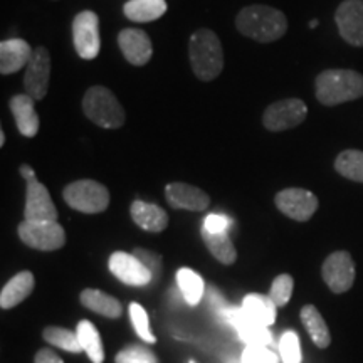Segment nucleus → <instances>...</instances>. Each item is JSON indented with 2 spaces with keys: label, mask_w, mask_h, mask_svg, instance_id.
I'll return each instance as SVG.
<instances>
[{
  "label": "nucleus",
  "mask_w": 363,
  "mask_h": 363,
  "mask_svg": "<svg viewBox=\"0 0 363 363\" xmlns=\"http://www.w3.org/2000/svg\"><path fill=\"white\" fill-rule=\"evenodd\" d=\"M67 206L83 214H99L110 206V192L103 184L94 180L72 182L65 189Z\"/></svg>",
  "instance_id": "5"
},
{
  "label": "nucleus",
  "mask_w": 363,
  "mask_h": 363,
  "mask_svg": "<svg viewBox=\"0 0 363 363\" xmlns=\"http://www.w3.org/2000/svg\"><path fill=\"white\" fill-rule=\"evenodd\" d=\"M190 66L201 81H214L224 69L220 39L211 29L195 30L189 44Z\"/></svg>",
  "instance_id": "3"
},
{
  "label": "nucleus",
  "mask_w": 363,
  "mask_h": 363,
  "mask_svg": "<svg viewBox=\"0 0 363 363\" xmlns=\"http://www.w3.org/2000/svg\"><path fill=\"white\" fill-rule=\"evenodd\" d=\"M276 207L289 219L298 222L310 220L313 216L316 214L320 202L318 197L310 190L299 189V187H289L281 190L276 194Z\"/></svg>",
  "instance_id": "9"
},
{
  "label": "nucleus",
  "mask_w": 363,
  "mask_h": 363,
  "mask_svg": "<svg viewBox=\"0 0 363 363\" xmlns=\"http://www.w3.org/2000/svg\"><path fill=\"white\" fill-rule=\"evenodd\" d=\"M35 99L29 94H16L11 99V111L16 120L17 130L27 138H34L39 131V116L34 106Z\"/></svg>",
  "instance_id": "18"
},
{
  "label": "nucleus",
  "mask_w": 363,
  "mask_h": 363,
  "mask_svg": "<svg viewBox=\"0 0 363 363\" xmlns=\"http://www.w3.org/2000/svg\"><path fill=\"white\" fill-rule=\"evenodd\" d=\"M130 318L131 323H133L136 333L138 337L147 343H155L157 338L153 337V333L150 331V325H148V315L145 311V308L138 303H131L130 305Z\"/></svg>",
  "instance_id": "33"
},
{
  "label": "nucleus",
  "mask_w": 363,
  "mask_h": 363,
  "mask_svg": "<svg viewBox=\"0 0 363 363\" xmlns=\"http://www.w3.org/2000/svg\"><path fill=\"white\" fill-rule=\"evenodd\" d=\"M306 115L308 106L305 101L298 98L281 99L266 108L264 115H262V123L266 130L278 133V131L296 128L306 120Z\"/></svg>",
  "instance_id": "7"
},
{
  "label": "nucleus",
  "mask_w": 363,
  "mask_h": 363,
  "mask_svg": "<svg viewBox=\"0 0 363 363\" xmlns=\"http://www.w3.org/2000/svg\"><path fill=\"white\" fill-rule=\"evenodd\" d=\"M279 355L283 363H301V345L296 331H284L279 340Z\"/></svg>",
  "instance_id": "30"
},
{
  "label": "nucleus",
  "mask_w": 363,
  "mask_h": 363,
  "mask_svg": "<svg viewBox=\"0 0 363 363\" xmlns=\"http://www.w3.org/2000/svg\"><path fill=\"white\" fill-rule=\"evenodd\" d=\"M165 197L174 208H184V211L192 212L206 211L208 203H211V199L203 190L194 187V185L182 184V182L167 185Z\"/></svg>",
  "instance_id": "16"
},
{
  "label": "nucleus",
  "mask_w": 363,
  "mask_h": 363,
  "mask_svg": "<svg viewBox=\"0 0 363 363\" xmlns=\"http://www.w3.org/2000/svg\"><path fill=\"white\" fill-rule=\"evenodd\" d=\"M235 27L242 35L256 43H274L288 30V19L279 9L269 6H247L235 17Z\"/></svg>",
  "instance_id": "1"
},
{
  "label": "nucleus",
  "mask_w": 363,
  "mask_h": 363,
  "mask_svg": "<svg viewBox=\"0 0 363 363\" xmlns=\"http://www.w3.org/2000/svg\"><path fill=\"white\" fill-rule=\"evenodd\" d=\"M177 283H179V289L187 305L195 306L201 303L202 296L206 294V284L197 272L190 267H180L177 272Z\"/></svg>",
  "instance_id": "25"
},
{
  "label": "nucleus",
  "mask_w": 363,
  "mask_h": 363,
  "mask_svg": "<svg viewBox=\"0 0 363 363\" xmlns=\"http://www.w3.org/2000/svg\"><path fill=\"white\" fill-rule=\"evenodd\" d=\"M72 40L74 49L81 59H94L101 49L99 38V19L96 12L83 11L72 21Z\"/></svg>",
  "instance_id": "8"
},
{
  "label": "nucleus",
  "mask_w": 363,
  "mask_h": 363,
  "mask_svg": "<svg viewBox=\"0 0 363 363\" xmlns=\"http://www.w3.org/2000/svg\"><path fill=\"white\" fill-rule=\"evenodd\" d=\"M276 306L269 294H247L242 301V310L252 320L259 321L264 326H271L276 321Z\"/></svg>",
  "instance_id": "24"
},
{
  "label": "nucleus",
  "mask_w": 363,
  "mask_h": 363,
  "mask_svg": "<svg viewBox=\"0 0 363 363\" xmlns=\"http://www.w3.org/2000/svg\"><path fill=\"white\" fill-rule=\"evenodd\" d=\"M19 172H21L22 179L26 180V184H27V182H33V180L38 179V177H35L34 169H33V167H29V165H21Z\"/></svg>",
  "instance_id": "39"
},
{
  "label": "nucleus",
  "mask_w": 363,
  "mask_h": 363,
  "mask_svg": "<svg viewBox=\"0 0 363 363\" xmlns=\"http://www.w3.org/2000/svg\"><path fill=\"white\" fill-rule=\"evenodd\" d=\"M227 363H242L240 360H235V358H233V360H229Z\"/></svg>",
  "instance_id": "42"
},
{
  "label": "nucleus",
  "mask_w": 363,
  "mask_h": 363,
  "mask_svg": "<svg viewBox=\"0 0 363 363\" xmlns=\"http://www.w3.org/2000/svg\"><path fill=\"white\" fill-rule=\"evenodd\" d=\"M206 296H207L208 305L214 308L216 311L220 313L225 308V301H224V298H222V294L217 291L216 288H212V286H208V288L206 289Z\"/></svg>",
  "instance_id": "37"
},
{
  "label": "nucleus",
  "mask_w": 363,
  "mask_h": 363,
  "mask_svg": "<svg viewBox=\"0 0 363 363\" xmlns=\"http://www.w3.org/2000/svg\"><path fill=\"white\" fill-rule=\"evenodd\" d=\"M116 363H158L150 348L142 347V345H130L116 355Z\"/></svg>",
  "instance_id": "32"
},
{
  "label": "nucleus",
  "mask_w": 363,
  "mask_h": 363,
  "mask_svg": "<svg viewBox=\"0 0 363 363\" xmlns=\"http://www.w3.org/2000/svg\"><path fill=\"white\" fill-rule=\"evenodd\" d=\"M24 216L26 220H57V208L51 195L38 179L27 182Z\"/></svg>",
  "instance_id": "14"
},
{
  "label": "nucleus",
  "mask_w": 363,
  "mask_h": 363,
  "mask_svg": "<svg viewBox=\"0 0 363 363\" xmlns=\"http://www.w3.org/2000/svg\"><path fill=\"white\" fill-rule=\"evenodd\" d=\"M315 91L323 106L355 101L363 98V74L353 69H326L316 76Z\"/></svg>",
  "instance_id": "2"
},
{
  "label": "nucleus",
  "mask_w": 363,
  "mask_h": 363,
  "mask_svg": "<svg viewBox=\"0 0 363 363\" xmlns=\"http://www.w3.org/2000/svg\"><path fill=\"white\" fill-rule=\"evenodd\" d=\"M34 363H65L52 350H39Z\"/></svg>",
  "instance_id": "38"
},
{
  "label": "nucleus",
  "mask_w": 363,
  "mask_h": 363,
  "mask_svg": "<svg viewBox=\"0 0 363 363\" xmlns=\"http://www.w3.org/2000/svg\"><path fill=\"white\" fill-rule=\"evenodd\" d=\"M133 254L138 257L140 261L147 266V269L152 272L153 279L160 278V272H162V256L157 252L148 251V249H142V247H136Z\"/></svg>",
  "instance_id": "35"
},
{
  "label": "nucleus",
  "mask_w": 363,
  "mask_h": 363,
  "mask_svg": "<svg viewBox=\"0 0 363 363\" xmlns=\"http://www.w3.org/2000/svg\"><path fill=\"white\" fill-rule=\"evenodd\" d=\"M19 238L26 246L38 251H56L66 244V234L57 220H26L21 222Z\"/></svg>",
  "instance_id": "6"
},
{
  "label": "nucleus",
  "mask_w": 363,
  "mask_h": 363,
  "mask_svg": "<svg viewBox=\"0 0 363 363\" xmlns=\"http://www.w3.org/2000/svg\"><path fill=\"white\" fill-rule=\"evenodd\" d=\"M293 288H294V279L289 274H279L278 278L272 281L269 298L274 301L276 306H284L293 296Z\"/></svg>",
  "instance_id": "31"
},
{
  "label": "nucleus",
  "mask_w": 363,
  "mask_h": 363,
  "mask_svg": "<svg viewBox=\"0 0 363 363\" xmlns=\"http://www.w3.org/2000/svg\"><path fill=\"white\" fill-rule=\"evenodd\" d=\"M118 45L126 61L133 66H145L152 59V40L142 29L130 27V29L121 30L118 34Z\"/></svg>",
  "instance_id": "15"
},
{
  "label": "nucleus",
  "mask_w": 363,
  "mask_h": 363,
  "mask_svg": "<svg viewBox=\"0 0 363 363\" xmlns=\"http://www.w3.org/2000/svg\"><path fill=\"white\" fill-rule=\"evenodd\" d=\"M110 271L121 283L130 286H147L150 281H153L152 272L133 252H113L110 257Z\"/></svg>",
  "instance_id": "13"
},
{
  "label": "nucleus",
  "mask_w": 363,
  "mask_h": 363,
  "mask_svg": "<svg viewBox=\"0 0 363 363\" xmlns=\"http://www.w3.org/2000/svg\"><path fill=\"white\" fill-rule=\"evenodd\" d=\"M49 76H51V56L45 48H35L29 65L26 66L24 89L35 101L44 99L49 89Z\"/></svg>",
  "instance_id": "12"
},
{
  "label": "nucleus",
  "mask_w": 363,
  "mask_h": 363,
  "mask_svg": "<svg viewBox=\"0 0 363 363\" xmlns=\"http://www.w3.org/2000/svg\"><path fill=\"white\" fill-rule=\"evenodd\" d=\"M233 227V220L224 214H211L203 220L202 229L208 230V233H229V229Z\"/></svg>",
  "instance_id": "36"
},
{
  "label": "nucleus",
  "mask_w": 363,
  "mask_h": 363,
  "mask_svg": "<svg viewBox=\"0 0 363 363\" xmlns=\"http://www.w3.org/2000/svg\"><path fill=\"white\" fill-rule=\"evenodd\" d=\"M83 111L88 120L101 128L115 130L125 125L126 115L121 103L104 86H93L83 98Z\"/></svg>",
  "instance_id": "4"
},
{
  "label": "nucleus",
  "mask_w": 363,
  "mask_h": 363,
  "mask_svg": "<svg viewBox=\"0 0 363 363\" xmlns=\"http://www.w3.org/2000/svg\"><path fill=\"white\" fill-rule=\"evenodd\" d=\"M4 145H6V133L0 130V147H4Z\"/></svg>",
  "instance_id": "40"
},
{
  "label": "nucleus",
  "mask_w": 363,
  "mask_h": 363,
  "mask_svg": "<svg viewBox=\"0 0 363 363\" xmlns=\"http://www.w3.org/2000/svg\"><path fill=\"white\" fill-rule=\"evenodd\" d=\"M242 363H279V358L267 347H247L240 357Z\"/></svg>",
  "instance_id": "34"
},
{
  "label": "nucleus",
  "mask_w": 363,
  "mask_h": 363,
  "mask_svg": "<svg viewBox=\"0 0 363 363\" xmlns=\"http://www.w3.org/2000/svg\"><path fill=\"white\" fill-rule=\"evenodd\" d=\"M123 12L126 19L136 24H145V22H153L160 19L167 12L165 0H130L125 4Z\"/></svg>",
  "instance_id": "21"
},
{
  "label": "nucleus",
  "mask_w": 363,
  "mask_h": 363,
  "mask_svg": "<svg viewBox=\"0 0 363 363\" xmlns=\"http://www.w3.org/2000/svg\"><path fill=\"white\" fill-rule=\"evenodd\" d=\"M335 170L345 179L363 184V152L345 150L335 160Z\"/></svg>",
  "instance_id": "28"
},
{
  "label": "nucleus",
  "mask_w": 363,
  "mask_h": 363,
  "mask_svg": "<svg viewBox=\"0 0 363 363\" xmlns=\"http://www.w3.org/2000/svg\"><path fill=\"white\" fill-rule=\"evenodd\" d=\"M34 49L24 39H7L0 43V72L13 74L29 65Z\"/></svg>",
  "instance_id": "17"
},
{
  "label": "nucleus",
  "mask_w": 363,
  "mask_h": 363,
  "mask_svg": "<svg viewBox=\"0 0 363 363\" xmlns=\"http://www.w3.org/2000/svg\"><path fill=\"white\" fill-rule=\"evenodd\" d=\"M44 340L48 343H51L52 347L61 348V350L71 352V353H79L83 352V347H81L78 333L74 331L59 328V326H48L44 330Z\"/></svg>",
  "instance_id": "29"
},
{
  "label": "nucleus",
  "mask_w": 363,
  "mask_h": 363,
  "mask_svg": "<svg viewBox=\"0 0 363 363\" xmlns=\"http://www.w3.org/2000/svg\"><path fill=\"white\" fill-rule=\"evenodd\" d=\"M202 239L208 251L214 254L216 259L222 264H233L238 259V252H235L234 244L230 242L229 233H208L202 229Z\"/></svg>",
  "instance_id": "26"
},
{
  "label": "nucleus",
  "mask_w": 363,
  "mask_h": 363,
  "mask_svg": "<svg viewBox=\"0 0 363 363\" xmlns=\"http://www.w3.org/2000/svg\"><path fill=\"white\" fill-rule=\"evenodd\" d=\"M190 363H195V362H190Z\"/></svg>",
  "instance_id": "43"
},
{
  "label": "nucleus",
  "mask_w": 363,
  "mask_h": 363,
  "mask_svg": "<svg viewBox=\"0 0 363 363\" xmlns=\"http://www.w3.org/2000/svg\"><path fill=\"white\" fill-rule=\"evenodd\" d=\"M321 276L335 294L347 293L355 283V262L350 252L337 251L330 254L321 266Z\"/></svg>",
  "instance_id": "10"
},
{
  "label": "nucleus",
  "mask_w": 363,
  "mask_h": 363,
  "mask_svg": "<svg viewBox=\"0 0 363 363\" xmlns=\"http://www.w3.org/2000/svg\"><path fill=\"white\" fill-rule=\"evenodd\" d=\"M316 26H318V21H316V19H313V21L310 22V27H311V29H315Z\"/></svg>",
  "instance_id": "41"
},
{
  "label": "nucleus",
  "mask_w": 363,
  "mask_h": 363,
  "mask_svg": "<svg viewBox=\"0 0 363 363\" xmlns=\"http://www.w3.org/2000/svg\"><path fill=\"white\" fill-rule=\"evenodd\" d=\"M131 217L135 224L148 233H162L169 225V216L155 203L135 201L131 203Z\"/></svg>",
  "instance_id": "19"
},
{
  "label": "nucleus",
  "mask_w": 363,
  "mask_h": 363,
  "mask_svg": "<svg viewBox=\"0 0 363 363\" xmlns=\"http://www.w3.org/2000/svg\"><path fill=\"white\" fill-rule=\"evenodd\" d=\"M78 333L81 347H83V352L88 353L89 360L93 363H103L104 362V348L101 337H99L96 326H94L91 321L83 320L78 323Z\"/></svg>",
  "instance_id": "27"
},
{
  "label": "nucleus",
  "mask_w": 363,
  "mask_h": 363,
  "mask_svg": "<svg viewBox=\"0 0 363 363\" xmlns=\"http://www.w3.org/2000/svg\"><path fill=\"white\" fill-rule=\"evenodd\" d=\"M335 22L345 43L363 48V0H343L335 12Z\"/></svg>",
  "instance_id": "11"
},
{
  "label": "nucleus",
  "mask_w": 363,
  "mask_h": 363,
  "mask_svg": "<svg viewBox=\"0 0 363 363\" xmlns=\"http://www.w3.org/2000/svg\"><path fill=\"white\" fill-rule=\"evenodd\" d=\"M299 316H301L303 325H305L306 331L310 333L313 343L318 348H328L331 343V335L328 326H326V321L321 316V313L318 311V308L313 305L303 306Z\"/></svg>",
  "instance_id": "23"
},
{
  "label": "nucleus",
  "mask_w": 363,
  "mask_h": 363,
  "mask_svg": "<svg viewBox=\"0 0 363 363\" xmlns=\"http://www.w3.org/2000/svg\"><path fill=\"white\" fill-rule=\"evenodd\" d=\"M81 303L88 310L98 313V315L106 318H120L123 313L121 303L116 298L110 296V294L99 291V289H84L81 293Z\"/></svg>",
  "instance_id": "22"
},
{
  "label": "nucleus",
  "mask_w": 363,
  "mask_h": 363,
  "mask_svg": "<svg viewBox=\"0 0 363 363\" xmlns=\"http://www.w3.org/2000/svg\"><path fill=\"white\" fill-rule=\"evenodd\" d=\"M34 274L29 271H22L16 274L9 283L2 288L0 293V306L2 310H11L33 293L34 289Z\"/></svg>",
  "instance_id": "20"
}]
</instances>
